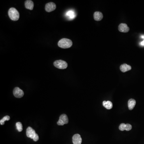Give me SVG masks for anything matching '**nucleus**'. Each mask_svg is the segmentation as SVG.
Returning <instances> with one entry per match:
<instances>
[{"label": "nucleus", "instance_id": "1", "mask_svg": "<svg viewBox=\"0 0 144 144\" xmlns=\"http://www.w3.org/2000/svg\"><path fill=\"white\" fill-rule=\"evenodd\" d=\"M58 45L59 46L63 49H68L72 46L73 45V42L70 39L63 38L59 41Z\"/></svg>", "mask_w": 144, "mask_h": 144}, {"label": "nucleus", "instance_id": "2", "mask_svg": "<svg viewBox=\"0 0 144 144\" xmlns=\"http://www.w3.org/2000/svg\"><path fill=\"white\" fill-rule=\"evenodd\" d=\"M8 15L10 19L12 21H18L19 19V13L15 8H10L8 11Z\"/></svg>", "mask_w": 144, "mask_h": 144}, {"label": "nucleus", "instance_id": "3", "mask_svg": "<svg viewBox=\"0 0 144 144\" xmlns=\"http://www.w3.org/2000/svg\"><path fill=\"white\" fill-rule=\"evenodd\" d=\"M26 134L28 137L33 139L34 141H37L39 139L38 135L36 133L35 130L30 126L27 129Z\"/></svg>", "mask_w": 144, "mask_h": 144}, {"label": "nucleus", "instance_id": "4", "mask_svg": "<svg viewBox=\"0 0 144 144\" xmlns=\"http://www.w3.org/2000/svg\"><path fill=\"white\" fill-rule=\"evenodd\" d=\"M54 65L55 67L60 69H65L68 67L67 63L63 60H57L55 61Z\"/></svg>", "mask_w": 144, "mask_h": 144}, {"label": "nucleus", "instance_id": "5", "mask_svg": "<svg viewBox=\"0 0 144 144\" xmlns=\"http://www.w3.org/2000/svg\"><path fill=\"white\" fill-rule=\"evenodd\" d=\"M13 94L15 97L17 98H21L23 97L24 94L23 91L19 87H15L13 90Z\"/></svg>", "mask_w": 144, "mask_h": 144}, {"label": "nucleus", "instance_id": "6", "mask_svg": "<svg viewBox=\"0 0 144 144\" xmlns=\"http://www.w3.org/2000/svg\"><path fill=\"white\" fill-rule=\"evenodd\" d=\"M56 9V5L53 2H50L45 5V9L46 12H51L55 11Z\"/></svg>", "mask_w": 144, "mask_h": 144}, {"label": "nucleus", "instance_id": "7", "mask_svg": "<svg viewBox=\"0 0 144 144\" xmlns=\"http://www.w3.org/2000/svg\"><path fill=\"white\" fill-rule=\"evenodd\" d=\"M66 18L69 20H72L75 18L76 14L75 11L73 10H69L65 13Z\"/></svg>", "mask_w": 144, "mask_h": 144}, {"label": "nucleus", "instance_id": "8", "mask_svg": "<svg viewBox=\"0 0 144 144\" xmlns=\"http://www.w3.org/2000/svg\"><path fill=\"white\" fill-rule=\"evenodd\" d=\"M132 126V125L129 124L122 123L119 126V129L121 131H124V130L126 131H129L131 129Z\"/></svg>", "mask_w": 144, "mask_h": 144}, {"label": "nucleus", "instance_id": "9", "mask_svg": "<svg viewBox=\"0 0 144 144\" xmlns=\"http://www.w3.org/2000/svg\"><path fill=\"white\" fill-rule=\"evenodd\" d=\"M119 31L121 32H127L129 31V28L128 27L126 24L125 23H121L120 24L118 27Z\"/></svg>", "mask_w": 144, "mask_h": 144}, {"label": "nucleus", "instance_id": "10", "mask_svg": "<svg viewBox=\"0 0 144 144\" xmlns=\"http://www.w3.org/2000/svg\"><path fill=\"white\" fill-rule=\"evenodd\" d=\"M82 141L80 135L78 134H75L73 137V142L74 144H81Z\"/></svg>", "mask_w": 144, "mask_h": 144}, {"label": "nucleus", "instance_id": "11", "mask_svg": "<svg viewBox=\"0 0 144 144\" xmlns=\"http://www.w3.org/2000/svg\"><path fill=\"white\" fill-rule=\"evenodd\" d=\"M120 69L122 72L125 73L131 69V67L129 65L126 64H124L121 65L120 67Z\"/></svg>", "mask_w": 144, "mask_h": 144}, {"label": "nucleus", "instance_id": "12", "mask_svg": "<svg viewBox=\"0 0 144 144\" xmlns=\"http://www.w3.org/2000/svg\"><path fill=\"white\" fill-rule=\"evenodd\" d=\"M25 7L27 9L32 10L33 9L34 3L32 1L27 0L25 2Z\"/></svg>", "mask_w": 144, "mask_h": 144}, {"label": "nucleus", "instance_id": "13", "mask_svg": "<svg viewBox=\"0 0 144 144\" xmlns=\"http://www.w3.org/2000/svg\"><path fill=\"white\" fill-rule=\"evenodd\" d=\"M103 15L101 12L97 11L95 12L94 14V18L96 21H101L103 18Z\"/></svg>", "mask_w": 144, "mask_h": 144}, {"label": "nucleus", "instance_id": "14", "mask_svg": "<svg viewBox=\"0 0 144 144\" xmlns=\"http://www.w3.org/2000/svg\"><path fill=\"white\" fill-rule=\"evenodd\" d=\"M136 102L135 101V100L134 99H130L128 101V109L130 110H132L135 107V105H136Z\"/></svg>", "mask_w": 144, "mask_h": 144}, {"label": "nucleus", "instance_id": "15", "mask_svg": "<svg viewBox=\"0 0 144 144\" xmlns=\"http://www.w3.org/2000/svg\"><path fill=\"white\" fill-rule=\"evenodd\" d=\"M103 105L107 109H111L113 108V103L110 101H104L103 103Z\"/></svg>", "mask_w": 144, "mask_h": 144}, {"label": "nucleus", "instance_id": "16", "mask_svg": "<svg viewBox=\"0 0 144 144\" xmlns=\"http://www.w3.org/2000/svg\"><path fill=\"white\" fill-rule=\"evenodd\" d=\"M59 119L64 123L65 124H67L69 123V119L67 116L65 114H62L60 116Z\"/></svg>", "mask_w": 144, "mask_h": 144}, {"label": "nucleus", "instance_id": "17", "mask_svg": "<svg viewBox=\"0 0 144 144\" xmlns=\"http://www.w3.org/2000/svg\"><path fill=\"white\" fill-rule=\"evenodd\" d=\"M10 119V117L9 116H6L3 118V119L1 120L0 121V124L1 125H4L5 124V122L6 121H9Z\"/></svg>", "mask_w": 144, "mask_h": 144}, {"label": "nucleus", "instance_id": "18", "mask_svg": "<svg viewBox=\"0 0 144 144\" xmlns=\"http://www.w3.org/2000/svg\"><path fill=\"white\" fill-rule=\"evenodd\" d=\"M17 129L19 132H21L23 130V125L21 122H17L16 124Z\"/></svg>", "mask_w": 144, "mask_h": 144}, {"label": "nucleus", "instance_id": "19", "mask_svg": "<svg viewBox=\"0 0 144 144\" xmlns=\"http://www.w3.org/2000/svg\"><path fill=\"white\" fill-rule=\"evenodd\" d=\"M57 125H59L63 126L65 125L64 123L60 119H59V121L57 122Z\"/></svg>", "mask_w": 144, "mask_h": 144}, {"label": "nucleus", "instance_id": "20", "mask_svg": "<svg viewBox=\"0 0 144 144\" xmlns=\"http://www.w3.org/2000/svg\"><path fill=\"white\" fill-rule=\"evenodd\" d=\"M140 44H141L142 46H144V40H143V41H142L141 42H140Z\"/></svg>", "mask_w": 144, "mask_h": 144}]
</instances>
